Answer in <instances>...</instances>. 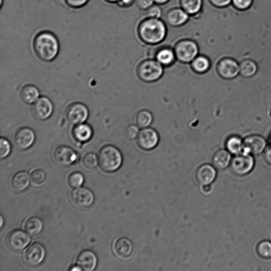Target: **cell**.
<instances>
[{
  "label": "cell",
  "mask_w": 271,
  "mask_h": 271,
  "mask_svg": "<svg viewBox=\"0 0 271 271\" xmlns=\"http://www.w3.org/2000/svg\"><path fill=\"white\" fill-rule=\"evenodd\" d=\"M33 48L37 57L44 62H51L57 57L60 49L59 41L50 31H42L33 40Z\"/></svg>",
  "instance_id": "1"
},
{
  "label": "cell",
  "mask_w": 271,
  "mask_h": 271,
  "mask_svg": "<svg viewBox=\"0 0 271 271\" xmlns=\"http://www.w3.org/2000/svg\"><path fill=\"white\" fill-rule=\"evenodd\" d=\"M138 33L143 42L155 45L164 40L167 34V28L161 18L147 17L139 25Z\"/></svg>",
  "instance_id": "2"
},
{
  "label": "cell",
  "mask_w": 271,
  "mask_h": 271,
  "mask_svg": "<svg viewBox=\"0 0 271 271\" xmlns=\"http://www.w3.org/2000/svg\"><path fill=\"white\" fill-rule=\"evenodd\" d=\"M98 162L100 168L108 173L115 172L121 166L123 157L121 152L112 145H106L99 151Z\"/></svg>",
  "instance_id": "3"
},
{
  "label": "cell",
  "mask_w": 271,
  "mask_h": 271,
  "mask_svg": "<svg viewBox=\"0 0 271 271\" xmlns=\"http://www.w3.org/2000/svg\"><path fill=\"white\" fill-rule=\"evenodd\" d=\"M163 66L154 60L143 61L138 68V74L141 80L153 82L159 80L163 74Z\"/></svg>",
  "instance_id": "4"
},
{
  "label": "cell",
  "mask_w": 271,
  "mask_h": 271,
  "mask_svg": "<svg viewBox=\"0 0 271 271\" xmlns=\"http://www.w3.org/2000/svg\"><path fill=\"white\" fill-rule=\"evenodd\" d=\"M174 51L177 60L183 63H189L197 57L199 49L195 41L185 39L176 44Z\"/></svg>",
  "instance_id": "5"
},
{
  "label": "cell",
  "mask_w": 271,
  "mask_h": 271,
  "mask_svg": "<svg viewBox=\"0 0 271 271\" xmlns=\"http://www.w3.org/2000/svg\"><path fill=\"white\" fill-rule=\"evenodd\" d=\"M255 163L253 155L243 152L234 155L230 166L231 171L235 175L243 176L252 171Z\"/></svg>",
  "instance_id": "6"
},
{
  "label": "cell",
  "mask_w": 271,
  "mask_h": 271,
  "mask_svg": "<svg viewBox=\"0 0 271 271\" xmlns=\"http://www.w3.org/2000/svg\"><path fill=\"white\" fill-rule=\"evenodd\" d=\"M219 76L225 80H232L240 75V63L234 59L225 58L217 65Z\"/></svg>",
  "instance_id": "7"
},
{
  "label": "cell",
  "mask_w": 271,
  "mask_h": 271,
  "mask_svg": "<svg viewBox=\"0 0 271 271\" xmlns=\"http://www.w3.org/2000/svg\"><path fill=\"white\" fill-rule=\"evenodd\" d=\"M70 198L75 206L82 209L91 207L95 200L92 191L85 187L74 188L71 191Z\"/></svg>",
  "instance_id": "8"
},
{
  "label": "cell",
  "mask_w": 271,
  "mask_h": 271,
  "mask_svg": "<svg viewBox=\"0 0 271 271\" xmlns=\"http://www.w3.org/2000/svg\"><path fill=\"white\" fill-rule=\"evenodd\" d=\"M27 233L20 230L10 232L7 237V244L11 250L16 252L24 250L31 242Z\"/></svg>",
  "instance_id": "9"
},
{
  "label": "cell",
  "mask_w": 271,
  "mask_h": 271,
  "mask_svg": "<svg viewBox=\"0 0 271 271\" xmlns=\"http://www.w3.org/2000/svg\"><path fill=\"white\" fill-rule=\"evenodd\" d=\"M55 162L62 167L69 166L75 163L78 159V155L70 147L61 145L56 148L53 152Z\"/></svg>",
  "instance_id": "10"
},
{
  "label": "cell",
  "mask_w": 271,
  "mask_h": 271,
  "mask_svg": "<svg viewBox=\"0 0 271 271\" xmlns=\"http://www.w3.org/2000/svg\"><path fill=\"white\" fill-rule=\"evenodd\" d=\"M65 114L68 121L73 125H77L86 121L89 111L83 104L75 103L67 107Z\"/></svg>",
  "instance_id": "11"
},
{
  "label": "cell",
  "mask_w": 271,
  "mask_h": 271,
  "mask_svg": "<svg viewBox=\"0 0 271 271\" xmlns=\"http://www.w3.org/2000/svg\"><path fill=\"white\" fill-rule=\"evenodd\" d=\"M244 152L254 156L264 153L268 144L262 136L254 134L244 139Z\"/></svg>",
  "instance_id": "12"
},
{
  "label": "cell",
  "mask_w": 271,
  "mask_h": 271,
  "mask_svg": "<svg viewBox=\"0 0 271 271\" xmlns=\"http://www.w3.org/2000/svg\"><path fill=\"white\" fill-rule=\"evenodd\" d=\"M54 106L52 101L47 97H41L34 103L31 107L32 114L39 120L49 119L52 115Z\"/></svg>",
  "instance_id": "13"
},
{
  "label": "cell",
  "mask_w": 271,
  "mask_h": 271,
  "mask_svg": "<svg viewBox=\"0 0 271 271\" xmlns=\"http://www.w3.org/2000/svg\"><path fill=\"white\" fill-rule=\"evenodd\" d=\"M137 141L141 149L150 151L155 149L159 144L160 137L155 129L148 127L140 130Z\"/></svg>",
  "instance_id": "14"
},
{
  "label": "cell",
  "mask_w": 271,
  "mask_h": 271,
  "mask_svg": "<svg viewBox=\"0 0 271 271\" xmlns=\"http://www.w3.org/2000/svg\"><path fill=\"white\" fill-rule=\"evenodd\" d=\"M46 256V250L40 243H35L31 245L25 251L24 259L27 264L31 266L39 265Z\"/></svg>",
  "instance_id": "15"
},
{
  "label": "cell",
  "mask_w": 271,
  "mask_h": 271,
  "mask_svg": "<svg viewBox=\"0 0 271 271\" xmlns=\"http://www.w3.org/2000/svg\"><path fill=\"white\" fill-rule=\"evenodd\" d=\"M36 134L29 127L19 128L15 133L14 143L16 148L20 150H26L30 148L35 143Z\"/></svg>",
  "instance_id": "16"
},
{
  "label": "cell",
  "mask_w": 271,
  "mask_h": 271,
  "mask_svg": "<svg viewBox=\"0 0 271 271\" xmlns=\"http://www.w3.org/2000/svg\"><path fill=\"white\" fill-rule=\"evenodd\" d=\"M113 252L121 260L126 261L131 256L133 245L131 241L126 237H120L113 244Z\"/></svg>",
  "instance_id": "17"
},
{
  "label": "cell",
  "mask_w": 271,
  "mask_h": 271,
  "mask_svg": "<svg viewBox=\"0 0 271 271\" xmlns=\"http://www.w3.org/2000/svg\"><path fill=\"white\" fill-rule=\"evenodd\" d=\"M216 176V168L210 164L200 166L196 174L197 182L201 186L210 185L215 180Z\"/></svg>",
  "instance_id": "18"
},
{
  "label": "cell",
  "mask_w": 271,
  "mask_h": 271,
  "mask_svg": "<svg viewBox=\"0 0 271 271\" xmlns=\"http://www.w3.org/2000/svg\"><path fill=\"white\" fill-rule=\"evenodd\" d=\"M76 264L81 268L82 270L93 271L97 266L98 258L93 251L85 250L77 256Z\"/></svg>",
  "instance_id": "19"
},
{
  "label": "cell",
  "mask_w": 271,
  "mask_h": 271,
  "mask_svg": "<svg viewBox=\"0 0 271 271\" xmlns=\"http://www.w3.org/2000/svg\"><path fill=\"white\" fill-rule=\"evenodd\" d=\"M190 17L182 8H176L168 11L166 16V20L169 25L174 27H179L186 25Z\"/></svg>",
  "instance_id": "20"
},
{
  "label": "cell",
  "mask_w": 271,
  "mask_h": 271,
  "mask_svg": "<svg viewBox=\"0 0 271 271\" xmlns=\"http://www.w3.org/2000/svg\"><path fill=\"white\" fill-rule=\"evenodd\" d=\"M31 177L28 172L20 171L15 174L11 179V188L16 192H22L29 187Z\"/></svg>",
  "instance_id": "21"
},
{
  "label": "cell",
  "mask_w": 271,
  "mask_h": 271,
  "mask_svg": "<svg viewBox=\"0 0 271 271\" xmlns=\"http://www.w3.org/2000/svg\"><path fill=\"white\" fill-rule=\"evenodd\" d=\"M232 159V154L227 149H221L213 155L212 164L216 169L222 170L230 165Z\"/></svg>",
  "instance_id": "22"
},
{
  "label": "cell",
  "mask_w": 271,
  "mask_h": 271,
  "mask_svg": "<svg viewBox=\"0 0 271 271\" xmlns=\"http://www.w3.org/2000/svg\"><path fill=\"white\" fill-rule=\"evenodd\" d=\"M72 132L74 139L80 143L87 142L92 139L94 134L92 127L84 123L75 125Z\"/></svg>",
  "instance_id": "23"
},
{
  "label": "cell",
  "mask_w": 271,
  "mask_h": 271,
  "mask_svg": "<svg viewBox=\"0 0 271 271\" xmlns=\"http://www.w3.org/2000/svg\"><path fill=\"white\" fill-rule=\"evenodd\" d=\"M20 97L24 103L31 105L39 99L40 92L35 85L28 84L22 87L20 92Z\"/></svg>",
  "instance_id": "24"
},
{
  "label": "cell",
  "mask_w": 271,
  "mask_h": 271,
  "mask_svg": "<svg viewBox=\"0 0 271 271\" xmlns=\"http://www.w3.org/2000/svg\"><path fill=\"white\" fill-rule=\"evenodd\" d=\"M225 149L234 155H238L244 152V139L240 136L234 134L231 136L225 142Z\"/></svg>",
  "instance_id": "25"
},
{
  "label": "cell",
  "mask_w": 271,
  "mask_h": 271,
  "mask_svg": "<svg viewBox=\"0 0 271 271\" xmlns=\"http://www.w3.org/2000/svg\"><path fill=\"white\" fill-rule=\"evenodd\" d=\"M180 8L190 16L199 15L202 10L203 0H180Z\"/></svg>",
  "instance_id": "26"
},
{
  "label": "cell",
  "mask_w": 271,
  "mask_h": 271,
  "mask_svg": "<svg viewBox=\"0 0 271 271\" xmlns=\"http://www.w3.org/2000/svg\"><path fill=\"white\" fill-rule=\"evenodd\" d=\"M176 59L174 51L168 48H164L158 51L156 55V60L163 66L172 65Z\"/></svg>",
  "instance_id": "27"
},
{
  "label": "cell",
  "mask_w": 271,
  "mask_h": 271,
  "mask_svg": "<svg viewBox=\"0 0 271 271\" xmlns=\"http://www.w3.org/2000/svg\"><path fill=\"white\" fill-rule=\"evenodd\" d=\"M25 231L31 236H38L43 231V223L41 219L33 217L28 219L25 223Z\"/></svg>",
  "instance_id": "28"
},
{
  "label": "cell",
  "mask_w": 271,
  "mask_h": 271,
  "mask_svg": "<svg viewBox=\"0 0 271 271\" xmlns=\"http://www.w3.org/2000/svg\"><path fill=\"white\" fill-rule=\"evenodd\" d=\"M257 63L252 60H245L240 63V75L244 78H249L257 73Z\"/></svg>",
  "instance_id": "29"
},
{
  "label": "cell",
  "mask_w": 271,
  "mask_h": 271,
  "mask_svg": "<svg viewBox=\"0 0 271 271\" xmlns=\"http://www.w3.org/2000/svg\"><path fill=\"white\" fill-rule=\"evenodd\" d=\"M210 60L206 56L202 55L198 56L191 62V66L193 70L198 74L206 73L210 69Z\"/></svg>",
  "instance_id": "30"
},
{
  "label": "cell",
  "mask_w": 271,
  "mask_h": 271,
  "mask_svg": "<svg viewBox=\"0 0 271 271\" xmlns=\"http://www.w3.org/2000/svg\"><path fill=\"white\" fill-rule=\"evenodd\" d=\"M153 121V117L152 113L146 110L139 112L136 116V123L141 128L149 127Z\"/></svg>",
  "instance_id": "31"
},
{
  "label": "cell",
  "mask_w": 271,
  "mask_h": 271,
  "mask_svg": "<svg viewBox=\"0 0 271 271\" xmlns=\"http://www.w3.org/2000/svg\"><path fill=\"white\" fill-rule=\"evenodd\" d=\"M256 252L262 258H271V242L264 240L259 242L256 247Z\"/></svg>",
  "instance_id": "32"
},
{
  "label": "cell",
  "mask_w": 271,
  "mask_h": 271,
  "mask_svg": "<svg viewBox=\"0 0 271 271\" xmlns=\"http://www.w3.org/2000/svg\"><path fill=\"white\" fill-rule=\"evenodd\" d=\"M98 163V157L94 153H88L83 157V166L87 170H92L97 167Z\"/></svg>",
  "instance_id": "33"
},
{
  "label": "cell",
  "mask_w": 271,
  "mask_h": 271,
  "mask_svg": "<svg viewBox=\"0 0 271 271\" xmlns=\"http://www.w3.org/2000/svg\"><path fill=\"white\" fill-rule=\"evenodd\" d=\"M85 178L82 173L74 172L68 177V184L73 188L81 187L84 183Z\"/></svg>",
  "instance_id": "34"
},
{
  "label": "cell",
  "mask_w": 271,
  "mask_h": 271,
  "mask_svg": "<svg viewBox=\"0 0 271 271\" xmlns=\"http://www.w3.org/2000/svg\"><path fill=\"white\" fill-rule=\"evenodd\" d=\"M32 183L36 186L41 185L47 178V174L41 169H37L32 172L30 175Z\"/></svg>",
  "instance_id": "35"
},
{
  "label": "cell",
  "mask_w": 271,
  "mask_h": 271,
  "mask_svg": "<svg viewBox=\"0 0 271 271\" xmlns=\"http://www.w3.org/2000/svg\"><path fill=\"white\" fill-rule=\"evenodd\" d=\"M11 151V146L7 139L2 138L0 139V158L2 159L8 157Z\"/></svg>",
  "instance_id": "36"
},
{
  "label": "cell",
  "mask_w": 271,
  "mask_h": 271,
  "mask_svg": "<svg viewBox=\"0 0 271 271\" xmlns=\"http://www.w3.org/2000/svg\"><path fill=\"white\" fill-rule=\"evenodd\" d=\"M146 16L148 18H161L162 11L159 5H153L146 10Z\"/></svg>",
  "instance_id": "37"
},
{
  "label": "cell",
  "mask_w": 271,
  "mask_h": 271,
  "mask_svg": "<svg viewBox=\"0 0 271 271\" xmlns=\"http://www.w3.org/2000/svg\"><path fill=\"white\" fill-rule=\"evenodd\" d=\"M89 0H64L65 3L70 8L77 9L85 6Z\"/></svg>",
  "instance_id": "38"
},
{
  "label": "cell",
  "mask_w": 271,
  "mask_h": 271,
  "mask_svg": "<svg viewBox=\"0 0 271 271\" xmlns=\"http://www.w3.org/2000/svg\"><path fill=\"white\" fill-rule=\"evenodd\" d=\"M140 127L137 125H132L128 126L126 130V134L128 139L133 140L137 139L140 132Z\"/></svg>",
  "instance_id": "39"
},
{
  "label": "cell",
  "mask_w": 271,
  "mask_h": 271,
  "mask_svg": "<svg viewBox=\"0 0 271 271\" xmlns=\"http://www.w3.org/2000/svg\"><path fill=\"white\" fill-rule=\"evenodd\" d=\"M135 3L140 9L145 11L154 5L153 0H136Z\"/></svg>",
  "instance_id": "40"
},
{
  "label": "cell",
  "mask_w": 271,
  "mask_h": 271,
  "mask_svg": "<svg viewBox=\"0 0 271 271\" xmlns=\"http://www.w3.org/2000/svg\"><path fill=\"white\" fill-rule=\"evenodd\" d=\"M234 5L239 9H245L250 7L252 0H233Z\"/></svg>",
  "instance_id": "41"
},
{
  "label": "cell",
  "mask_w": 271,
  "mask_h": 271,
  "mask_svg": "<svg viewBox=\"0 0 271 271\" xmlns=\"http://www.w3.org/2000/svg\"><path fill=\"white\" fill-rule=\"evenodd\" d=\"M232 0H209L210 3L214 7L223 8L229 6Z\"/></svg>",
  "instance_id": "42"
},
{
  "label": "cell",
  "mask_w": 271,
  "mask_h": 271,
  "mask_svg": "<svg viewBox=\"0 0 271 271\" xmlns=\"http://www.w3.org/2000/svg\"><path fill=\"white\" fill-rule=\"evenodd\" d=\"M135 1L136 0H119L117 4L120 8H128L131 7Z\"/></svg>",
  "instance_id": "43"
},
{
  "label": "cell",
  "mask_w": 271,
  "mask_h": 271,
  "mask_svg": "<svg viewBox=\"0 0 271 271\" xmlns=\"http://www.w3.org/2000/svg\"><path fill=\"white\" fill-rule=\"evenodd\" d=\"M264 159L266 162L271 165V144H268L264 152Z\"/></svg>",
  "instance_id": "44"
},
{
  "label": "cell",
  "mask_w": 271,
  "mask_h": 271,
  "mask_svg": "<svg viewBox=\"0 0 271 271\" xmlns=\"http://www.w3.org/2000/svg\"><path fill=\"white\" fill-rule=\"evenodd\" d=\"M201 190L203 193L209 194L211 193L212 188L210 185L202 186Z\"/></svg>",
  "instance_id": "45"
},
{
  "label": "cell",
  "mask_w": 271,
  "mask_h": 271,
  "mask_svg": "<svg viewBox=\"0 0 271 271\" xmlns=\"http://www.w3.org/2000/svg\"><path fill=\"white\" fill-rule=\"evenodd\" d=\"M154 4L157 5H164L167 4L170 0H153Z\"/></svg>",
  "instance_id": "46"
},
{
  "label": "cell",
  "mask_w": 271,
  "mask_h": 271,
  "mask_svg": "<svg viewBox=\"0 0 271 271\" xmlns=\"http://www.w3.org/2000/svg\"><path fill=\"white\" fill-rule=\"evenodd\" d=\"M70 270H82V269H81V268L78 265H74V266H73L71 267V268L70 269Z\"/></svg>",
  "instance_id": "47"
},
{
  "label": "cell",
  "mask_w": 271,
  "mask_h": 271,
  "mask_svg": "<svg viewBox=\"0 0 271 271\" xmlns=\"http://www.w3.org/2000/svg\"><path fill=\"white\" fill-rule=\"evenodd\" d=\"M105 1L110 4H117L119 0H105Z\"/></svg>",
  "instance_id": "48"
},
{
  "label": "cell",
  "mask_w": 271,
  "mask_h": 271,
  "mask_svg": "<svg viewBox=\"0 0 271 271\" xmlns=\"http://www.w3.org/2000/svg\"><path fill=\"white\" fill-rule=\"evenodd\" d=\"M3 222H4V219H3V218L2 216H1V224H0V227H1V228H2V227H3Z\"/></svg>",
  "instance_id": "49"
},
{
  "label": "cell",
  "mask_w": 271,
  "mask_h": 271,
  "mask_svg": "<svg viewBox=\"0 0 271 271\" xmlns=\"http://www.w3.org/2000/svg\"><path fill=\"white\" fill-rule=\"evenodd\" d=\"M269 144H271V134L270 135V137L269 139Z\"/></svg>",
  "instance_id": "50"
}]
</instances>
